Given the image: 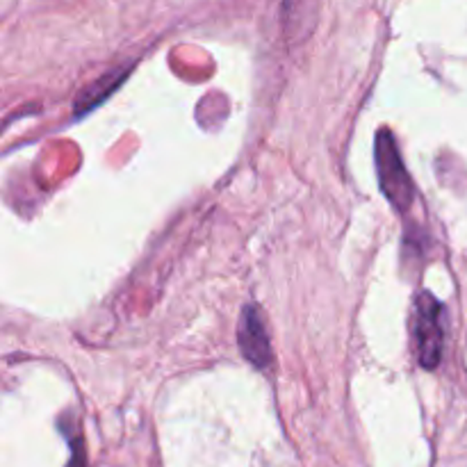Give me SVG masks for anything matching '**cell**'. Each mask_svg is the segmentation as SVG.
<instances>
[{
    "mask_svg": "<svg viewBox=\"0 0 467 467\" xmlns=\"http://www.w3.org/2000/svg\"><path fill=\"white\" fill-rule=\"evenodd\" d=\"M374 158H377L379 185L383 196L397 213H409L415 201V187L410 181V173L406 171V164L397 149L395 135L388 128L377 132V144H374Z\"/></svg>",
    "mask_w": 467,
    "mask_h": 467,
    "instance_id": "1",
    "label": "cell"
},
{
    "mask_svg": "<svg viewBox=\"0 0 467 467\" xmlns=\"http://www.w3.org/2000/svg\"><path fill=\"white\" fill-rule=\"evenodd\" d=\"M68 445H71V461H68L67 467H87V454H85V445H82V438L78 436H68Z\"/></svg>",
    "mask_w": 467,
    "mask_h": 467,
    "instance_id": "5",
    "label": "cell"
},
{
    "mask_svg": "<svg viewBox=\"0 0 467 467\" xmlns=\"http://www.w3.org/2000/svg\"><path fill=\"white\" fill-rule=\"evenodd\" d=\"M128 71H130V68L123 67V68H119V71H114V73H105L100 80H96L94 85L87 87V89L82 91V94L78 96V100H76V114H78V117H82V114H87L89 109H94L96 105L103 103V100L108 99V96L112 94V91L117 89L119 85H121V80L126 78Z\"/></svg>",
    "mask_w": 467,
    "mask_h": 467,
    "instance_id": "4",
    "label": "cell"
},
{
    "mask_svg": "<svg viewBox=\"0 0 467 467\" xmlns=\"http://www.w3.org/2000/svg\"><path fill=\"white\" fill-rule=\"evenodd\" d=\"M442 306L431 292H420L415 301V345L418 360L424 369H436L442 358L445 331H442Z\"/></svg>",
    "mask_w": 467,
    "mask_h": 467,
    "instance_id": "2",
    "label": "cell"
},
{
    "mask_svg": "<svg viewBox=\"0 0 467 467\" xmlns=\"http://www.w3.org/2000/svg\"><path fill=\"white\" fill-rule=\"evenodd\" d=\"M237 345H240L242 354L254 368L267 369L272 365V342H269L267 328H265V319L260 315L258 306H246L242 310L240 324H237Z\"/></svg>",
    "mask_w": 467,
    "mask_h": 467,
    "instance_id": "3",
    "label": "cell"
}]
</instances>
